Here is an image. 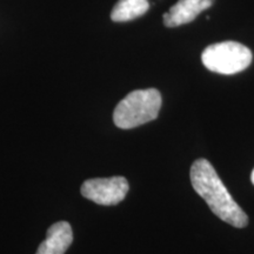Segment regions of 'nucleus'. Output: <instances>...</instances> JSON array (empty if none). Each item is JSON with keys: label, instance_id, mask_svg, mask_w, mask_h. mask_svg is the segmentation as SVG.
I'll return each instance as SVG.
<instances>
[{"label": "nucleus", "instance_id": "6", "mask_svg": "<svg viewBox=\"0 0 254 254\" xmlns=\"http://www.w3.org/2000/svg\"><path fill=\"white\" fill-rule=\"evenodd\" d=\"M73 241V232L67 221L53 224L47 231L46 239L36 254H65Z\"/></svg>", "mask_w": 254, "mask_h": 254}, {"label": "nucleus", "instance_id": "8", "mask_svg": "<svg viewBox=\"0 0 254 254\" xmlns=\"http://www.w3.org/2000/svg\"><path fill=\"white\" fill-rule=\"evenodd\" d=\"M251 180H252V184L254 185V170H253V172H252V176H251Z\"/></svg>", "mask_w": 254, "mask_h": 254}, {"label": "nucleus", "instance_id": "3", "mask_svg": "<svg viewBox=\"0 0 254 254\" xmlns=\"http://www.w3.org/2000/svg\"><path fill=\"white\" fill-rule=\"evenodd\" d=\"M252 52L236 41H224L206 47L201 60L209 71L219 74H236L252 63Z\"/></svg>", "mask_w": 254, "mask_h": 254}, {"label": "nucleus", "instance_id": "1", "mask_svg": "<svg viewBox=\"0 0 254 254\" xmlns=\"http://www.w3.org/2000/svg\"><path fill=\"white\" fill-rule=\"evenodd\" d=\"M190 177L193 189L219 219L237 228L247 226V214L232 198L208 160H195L190 167Z\"/></svg>", "mask_w": 254, "mask_h": 254}, {"label": "nucleus", "instance_id": "2", "mask_svg": "<svg viewBox=\"0 0 254 254\" xmlns=\"http://www.w3.org/2000/svg\"><path fill=\"white\" fill-rule=\"evenodd\" d=\"M161 103L160 92L155 88L133 91L117 105L113 122L123 129H131L153 122L158 118Z\"/></svg>", "mask_w": 254, "mask_h": 254}, {"label": "nucleus", "instance_id": "7", "mask_svg": "<svg viewBox=\"0 0 254 254\" xmlns=\"http://www.w3.org/2000/svg\"><path fill=\"white\" fill-rule=\"evenodd\" d=\"M150 8L148 0H119L114 6L111 18L117 23L134 20L141 17Z\"/></svg>", "mask_w": 254, "mask_h": 254}, {"label": "nucleus", "instance_id": "5", "mask_svg": "<svg viewBox=\"0 0 254 254\" xmlns=\"http://www.w3.org/2000/svg\"><path fill=\"white\" fill-rule=\"evenodd\" d=\"M214 0H178L176 5L164 14L167 27H177L193 21L202 11L213 5Z\"/></svg>", "mask_w": 254, "mask_h": 254}, {"label": "nucleus", "instance_id": "4", "mask_svg": "<svg viewBox=\"0 0 254 254\" xmlns=\"http://www.w3.org/2000/svg\"><path fill=\"white\" fill-rule=\"evenodd\" d=\"M129 190L124 177L88 179L81 185V194L98 205L113 206L122 202Z\"/></svg>", "mask_w": 254, "mask_h": 254}]
</instances>
